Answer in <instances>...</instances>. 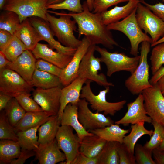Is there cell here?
<instances>
[{
  "label": "cell",
  "instance_id": "obj_1",
  "mask_svg": "<svg viewBox=\"0 0 164 164\" xmlns=\"http://www.w3.org/2000/svg\"><path fill=\"white\" fill-rule=\"evenodd\" d=\"M82 5L83 10L81 12H64L76 22L78 37L84 35L89 40L91 45L101 44L109 49H113L114 46L121 47L114 39L111 30L103 22L101 13L90 11L86 1Z\"/></svg>",
  "mask_w": 164,
  "mask_h": 164
},
{
  "label": "cell",
  "instance_id": "obj_2",
  "mask_svg": "<svg viewBox=\"0 0 164 164\" xmlns=\"http://www.w3.org/2000/svg\"><path fill=\"white\" fill-rule=\"evenodd\" d=\"M46 17L47 22L58 41L64 46L77 49L81 40L77 39L74 34L77 29V24L71 17L64 12L48 10Z\"/></svg>",
  "mask_w": 164,
  "mask_h": 164
},
{
  "label": "cell",
  "instance_id": "obj_3",
  "mask_svg": "<svg viewBox=\"0 0 164 164\" xmlns=\"http://www.w3.org/2000/svg\"><path fill=\"white\" fill-rule=\"evenodd\" d=\"M151 47V44L149 42L145 41L141 43L138 64L125 80L126 87L133 95H138L152 85L149 82V66L148 61V56Z\"/></svg>",
  "mask_w": 164,
  "mask_h": 164
},
{
  "label": "cell",
  "instance_id": "obj_4",
  "mask_svg": "<svg viewBox=\"0 0 164 164\" xmlns=\"http://www.w3.org/2000/svg\"><path fill=\"white\" fill-rule=\"evenodd\" d=\"M136 8L122 20L107 26L108 29L111 31H120L128 37L131 46L130 53L134 56L138 55V47L140 43L145 41L151 44L152 43L151 37L142 31L138 23L136 18Z\"/></svg>",
  "mask_w": 164,
  "mask_h": 164
},
{
  "label": "cell",
  "instance_id": "obj_5",
  "mask_svg": "<svg viewBox=\"0 0 164 164\" xmlns=\"http://www.w3.org/2000/svg\"><path fill=\"white\" fill-rule=\"evenodd\" d=\"M95 50L100 55L101 62L105 65L107 75L111 76L115 73L125 71L133 73L138 66L140 56L130 57L123 52H111L104 48L96 45Z\"/></svg>",
  "mask_w": 164,
  "mask_h": 164
},
{
  "label": "cell",
  "instance_id": "obj_6",
  "mask_svg": "<svg viewBox=\"0 0 164 164\" xmlns=\"http://www.w3.org/2000/svg\"><path fill=\"white\" fill-rule=\"evenodd\" d=\"M92 82L89 80H86L82 87L80 98L85 99L90 104L93 111L99 113L103 112L105 115L109 114L114 116L117 111L123 108L127 102L125 100L114 102L107 101L106 95L110 91V87H105V89L100 91L98 94H95L91 88Z\"/></svg>",
  "mask_w": 164,
  "mask_h": 164
},
{
  "label": "cell",
  "instance_id": "obj_7",
  "mask_svg": "<svg viewBox=\"0 0 164 164\" xmlns=\"http://www.w3.org/2000/svg\"><path fill=\"white\" fill-rule=\"evenodd\" d=\"M96 45H91L80 63L78 71V77L91 80L101 86L113 87L114 84L109 82L103 73H99L101 70L100 57L94 56Z\"/></svg>",
  "mask_w": 164,
  "mask_h": 164
},
{
  "label": "cell",
  "instance_id": "obj_8",
  "mask_svg": "<svg viewBox=\"0 0 164 164\" xmlns=\"http://www.w3.org/2000/svg\"><path fill=\"white\" fill-rule=\"evenodd\" d=\"M48 0H7L3 9L17 14L21 23L32 17L40 18L47 22L46 14Z\"/></svg>",
  "mask_w": 164,
  "mask_h": 164
},
{
  "label": "cell",
  "instance_id": "obj_9",
  "mask_svg": "<svg viewBox=\"0 0 164 164\" xmlns=\"http://www.w3.org/2000/svg\"><path fill=\"white\" fill-rule=\"evenodd\" d=\"M136 18L141 29L150 36L151 45L164 36V22L140 2L137 7Z\"/></svg>",
  "mask_w": 164,
  "mask_h": 164
},
{
  "label": "cell",
  "instance_id": "obj_10",
  "mask_svg": "<svg viewBox=\"0 0 164 164\" xmlns=\"http://www.w3.org/2000/svg\"><path fill=\"white\" fill-rule=\"evenodd\" d=\"M33 87L14 70L5 67L0 70V92L13 97L30 93Z\"/></svg>",
  "mask_w": 164,
  "mask_h": 164
},
{
  "label": "cell",
  "instance_id": "obj_11",
  "mask_svg": "<svg viewBox=\"0 0 164 164\" xmlns=\"http://www.w3.org/2000/svg\"><path fill=\"white\" fill-rule=\"evenodd\" d=\"M73 128L67 125H61L56 138L60 149L64 153L66 160L61 164H71L80 152L81 141L77 135L73 132Z\"/></svg>",
  "mask_w": 164,
  "mask_h": 164
},
{
  "label": "cell",
  "instance_id": "obj_12",
  "mask_svg": "<svg viewBox=\"0 0 164 164\" xmlns=\"http://www.w3.org/2000/svg\"><path fill=\"white\" fill-rule=\"evenodd\" d=\"M147 114L164 126V96L156 83L142 93Z\"/></svg>",
  "mask_w": 164,
  "mask_h": 164
},
{
  "label": "cell",
  "instance_id": "obj_13",
  "mask_svg": "<svg viewBox=\"0 0 164 164\" xmlns=\"http://www.w3.org/2000/svg\"><path fill=\"white\" fill-rule=\"evenodd\" d=\"M89 103L85 99H80L78 104V118L84 128L87 131L101 128L114 123L111 118L104 114L93 113L88 107Z\"/></svg>",
  "mask_w": 164,
  "mask_h": 164
},
{
  "label": "cell",
  "instance_id": "obj_14",
  "mask_svg": "<svg viewBox=\"0 0 164 164\" xmlns=\"http://www.w3.org/2000/svg\"><path fill=\"white\" fill-rule=\"evenodd\" d=\"M62 88V86L46 89L37 88L33 90L34 100L50 116L58 114Z\"/></svg>",
  "mask_w": 164,
  "mask_h": 164
},
{
  "label": "cell",
  "instance_id": "obj_15",
  "mask_svg": "<svg viewBox=\"0 0 164 164\" xmlns=\"http://www.w3.org/2000/svg\"><path fill=\"white\" fill-rule=\"evenodd\" d=\"M91 45L89 40L84 36L71 60L65 67L62 69L59 77L62 86H67L78 77V71L80 63Z\"/></svg>",
  "mask_w": 164,
  "mask_h": 164
},
{
  "label": "cell",
  "instance_id": "obj_16",
  "mask_svg": "<svg viewBox=\"0 0 164 164\" xmlns=\"http://www.w3.org/2000/svg\"><path fill=\"white\" fill-rule=\"evenodd\" d=\"M127 106V111L121 118L115 122V124L127 126L141 122L151 123L152 119L147 114L142 93L134 101L128 103Z\"/></svg>",
  "mask_w": 164,
  "mask_h": 164
},
{
  "label": "cell",
  "instance_id": "obj_17",
  "mask_svg": "<svg viewBox=\"0 0 164 164\" xmlns=\"http://www.w3.org/2000/svg\"><path fill=\"white\" fill-rule=\"evenodd\" d=\"M28 19L31 25L41 36L43 41L47 42L51 48L65 54L72 56L73 55L77 49L64 46L56 40L48 22L36 17H31Z\"/></svg>",
  "mask_w": 164,
  "mask_h": 164
},
{
  "label": "cell",
  "instance_id": "obj_18",
  "mask_svg": "<svg viewBox=\"0 0 164 164\" xmlns=\"http://www.w3.org/2000/svg\"><path fill=\"white\" fill-rule=\"evenodd\" d=\"M36 59L32 51L26 50L13 62H9L6 67L15 71L31 85L32 78L35 70Z\"/></svg>",
  "mask_w": 164,
  "mask_h": 164
},
{
  "label": "cell",
  "instance_id": "obj_19",
  "mask_svg": "<svg viewBox=\"0 0 164 164\" xmlns=\"http://www.w3.org/2000/svg\"><path fill=\"white\" fill-rule=\"evenodd\" d=\"M87 80L78 77L70 84L62 88L60 99V108L58 114L60 120L64 109L68 104H78L80 99L82 87Z\"/></svg>",
  "mask_w": 164,
  "mask_h": 164
},
{
  "label": "cell",
  "instance_id": "obj_20",
  "mask_svg": "<svg viewBox=\"0 0 164 164\" xmlns=\"http://www.w3.org/2000/svg\"><path fill=\"white\" fill-rule=\"evenodd\" d=\"M48 45L38 43L32 51L36 59H41L63 69L71 60L73 56L53 50Z\"/></svg>",
  "mask_w": 164,
  "mask_h": 164
},
{
  "label": "cell",
  "instance_id": "obj_21",
  "mask_svg": "<svg viewBox=\"0 0 164 164\" xmlns=\"http://www.w3.org/2000/svg\"><path fill=\"white\" fill-rule=\"evenodd\" d=\"M60 149L55 138L49 144L39 146L38 149L34 151L36 152L34 161L38 160L39 164H56L66 160L64 153Z\"/></svg>",
  "mask_w": 164,
  "mask_h": 164
},
{
  "label": "cell",
  "instance_id": "obj_22",
  "mask_svg": "<svg viewBox=\"0 0 164 164\" xmlns=\"http://www.w3.org/2000/svg\"><path fill=\"white\" fill-rule=\"evenodd\" d=\"M60 125L71 127L75 130L80 141L85 136L93 134L87 131L80 122L78 104L69 103L66 106L60 119Z\"/></svg>",
  "mask_w": 164,
  "mask_h": 164
},
{
  "label": "cell",
  "instance_id": "obj_23",
  "mask_svg": "<svg viewBox=\"0 0 164 164\" xmlns=\"http://www.w3.org/2000/svg\"><path fill=\"white\" fill-rule=\"evenodd\" d=\"M25 45L27 50L32 51L42 38L31 25L28 18L23 21L14 35Z\"/></svg>",
  "mask_w": 164,
  "mask_h": 164
},
{
  "label": "cell",
  "instance_id": "obj_24",
  "mask_svg": "<svg viewBox=\"0 0 164 164\" xmlns=\"http://www.w3.org/2000/svg\"><path fill=\"white\" fill-rule=\"evenodd\" d=\"M140 0H129L122 6H115L113 9L101 13L104 24L106 26L118 22L130 15L136 8Z\"/></svg>",
  "mask_w": 164,
  "mask_h": 164
},
{
  "label": "cell",
  "instance_id": "obj_25",
  "mask_svg": "<svg viewBox=\"0 0 164 164\" xmlns=\"http://www.w3.org/2000/svg\"><path fill=\"white\" fill-rule=\"evenodd\" d=\"M60 125V120L59 119L58 115L50 116L38 128L39 146L47 145L53 141L56 138Z\"/></svg>",
  "mask_w": 164,
  "mask_h": 164
},
{
  "label": "cell",
  "instance_id": "obj_26",
  "mask_svg": "<svg viewBox=\"0 0 164 164\" xmlns=\"http://www.w3.org/2000/svg\"><path fill=\"white\" fill-rule=\"evenodd\" d=\"M106 142L94 134L86 136L81 141L80 152L89 157H95L100 154Z\"/></svg>",
  "mask_w": 164,
  "mask_h": 164
},
{
  "label": "cell",
  "instance_id": "obj_27",
  "mask_svg": "<svg viewBox=\"0 0 164 164\" xmlns=\"http://www.w3.org/2000/svg\"><path fill=\"white\" fill-rule=\"evenodd\" d=\"M50 116L44 111L26 112L22 119L14 127V130L17 133L42 125L48 119Z\"/></svg>",
  "mask_w": 164,
  "mask_h": 164
},
{
  "label": "cell",
  "instance_id": "obj_28",
  "mask_svg": "<svg viewBox=\"0 0 164 164\" xmlns=\"http://www.w3.org/2000/svg\"><path fill=\"white\" fill-rule=\"evenodd\" d=\"M129 129L121 128L119 125L112 124L110 126L96 129L90 132L97 135L107 142H117L122 144L125 135L129 132Z\"/></svg>",
  "mask_w": 164,
  "mask_h": 164
},
{
  "label": "cell",
  "instance_id": "obj_29",
  "mask_svg": "<svg viewBox=\"0 0 164 164\" xmlns=\"http://www.w3.org/2000/svg\"><path fill=\"white\" fill-rule=\"evenodd\" d=\"M21 151L18 141L2 139L0 141V164H10L18 158Z\"/></svg>",
  "mask_w": 164,
  "mask_h": 164
},
{
  "label": "cell",
  "instance_id": "obj_30",
  "mask_svg": "<svg viewBox=\"0 0 164 164\" xmlns=\"http://www.w3.org/2000/svg\"><path fill=\"white\" fill-rule=\"evenodd\" d=\"M31 85L33 87L44 89L62 86L59 77L36 69L33 74Z\"/></svg>",
  "mask_w": 164,
  "mask_h": 164
},
{
  "label": "cell",
  "instance_id": "obj_31",
  "mask_svg": "<svg viewBox=\"0 0 164 164\" xmlns=\"http://www.w3.org/2000/svg\"><path fill=\"white\" fill-rule=\"evenodd\" d=\"M145 123L141 122L132 125L129 134L124 138L123 143L133 154L135 145L138 139L144 135H148L150 137L152 135L153 131L146 129L144 126Z\"/></svg>",
  "mask_w": 164,
  "mask_h": 164
},
{
  "label": "cell",
  "instance_id": "obj_32",
  "mask_svg": "<svg viewBox=\"0 0 164 164\" xmlns=\"http://www.w3.org/2000/svg\"><path fill=\"white\" fill-rule=\"evenodd\" d=\"M41 125L16 133L21 149L34 151L38 149V137L36 133Z\"/></svg>",
  "mask_w": 164,
  "mask_h": 164
},
{
  "label": "cell",
  "instance_id": "obj_33",
  "mask_svg": "<svg viewBox=\"0 0 164 164\" xmlns=\"http://www.w3.org/2000/svg\"><path fill=\"white\" fill-rule=\"evenodd\" d=\"M120 143L117 142H107L98 156V164H119L118 153Z\"/></svg>",
  "mask_w": 164,
  "mask_h": 164
},
{
  "label": "cell",
  "instance_id": "obj_34",
  "mask_svg": "<svg viewBox=\"0 0 164 164\" xmlns=\"http://www.w3.org/2000/svg\"><path fill=\"white\" fill-rule=\"evenodd\" d=\"M4 111L8 120L13 128L20 121L26 112L15 97L12 98Z\"/></svg>",
  "mask_w": 164,
  "mask_h": 164
},
{
  "label": "cell",
  "instance_id": "obj_35",
  "mask_svg": "<svg viewBox=\"0 0 164 164\" xmlns=\"http://www.w3.org/2000/svg\"><path fill=\"white\" fill-rule=\"evenodd\" d=\"M4 11L0 15V29L7 31L14 35L21 23L19 16L13 12Z\"/></svg>",
  "mask_w": 164,
  "mask_h": 164
},
{
  "label": "cell",
  "instance_id": "obj_36",
  "mask_svg": "<svg viewBox=\"0 0 164 164\" xmlns=\"http://www.w3.org/2000/svg\"><path fill=\"white\" fill-rule=\"evenodd\" d=\"M27 49L24 44L15 35L2 51L7 59L13 62Z\"/></svg>",
  "mask_w": 164,
  "mask_h": 164
},
{
  "label": "cell",
  "instance_id": "obj_37",
  "mask_svg": "<svg viewBox=\"0 0 164 164\" xmlns=\"http://www.w3.org/2000/svg\"><path fill=\"white\" fill-rule=\"evenodd\" d=\"M151 123L154 128L152 135L144 145L152 152L158 148L164 140V126L153 120Z\"/></svg>",
  "mask_w": 164,
  "mask_h": 164
},
{
  "label": "cell",
  "instance_id": "obj_38",
  "mask_svg": "<svg viewBox=\"0 0 164 164\" xmlns=\"http://www.w3.org/2000/svg\"><path fill=\"white\" fill-rule=\"evenodd\" d=\"M153 47L150 58L152 75L164 64V42L158 44Z\"/></svg>",
  "mask_w": 164,
  "mask_h": 164
},
{
  "label": "cell",
  "instance_id": "obj_39",
  "mask_svg": "<svg viewBox=\"0 0 164 164\" xmlns=\"http://www.w3.org/2000/svg\"><path fill=\"white\" fill-rule=\"evenodd\" d=\"M0 139L18 140L17 133L8 120L4 110L1 111L0 114Z\"/></svg>",
  "mask_w": 164,
  "mask_h": 164
},
{
  "label": "cell",
  "instance_id": "obj_40",
  "mask_svg": "<svg viewBox=\"0 0 164 164\" xmlns=\"http://www.w3.org/2000/svg\"><path fill=\"white\" fill-rule=\"evenodd\" d=\"M152 152L144 145L136 143L134 149V155L136 164H156L152 158Z\"/></svg>",
  "mask_w": 164,
  "mask_h": 164
},
{
  "label": "cell",
  "instance_id": "obj_41",
  "mask_svg": "<svg viewBox=\"0 0 164 164\" xmlns=\"http://www.w3.org/2000/svg\"><path fill=\"white\" fill-rule=\"evenodd\" d=\"M81 0H65L56 4L47 6L48 9L53 10L65 9L71 12L76 13L81 12L83 10L82 5L80 3Z\"/></svg>",
  "mask_w": 164,
  "mask_h": 164
},
{
  "label": "cell",
  "instance_id": "obj_42",
  "mask_svg": "<svg viewBox=\"0 0 164 164\" xmlns=\"http://www.w3.org/2000/svg\"><path fill=\"white\" fill-rule=\"evenodd\" d=\"M30 93H24L15 97L19 104L26 112L43 111L34 100L30 98Z\"/></svg>",
  "mask_w": 164,
  "mask_h": 164
},
{
  "label": "cell",
  "instance_id": "obj_43",
  "mask_svg": "<svg viewBox=\"0 0 164 164\" xmlns=\"http://www.w3.org/2000/svg\"><path fill=\"white\" fill-rule=\"evenodd\" d=\"M35 69L45 72L59 77L62 69L45 60L38 59H36Z\"/></svg>",
  "mask_w": 164,
  "mask_h": 164
},
{
  "label": "cell",
  "instance_id": "obj_44",
  "mask_svg": "<svg viewBox=\"0 0 164 164\" xmlns=\"http://www.w3.org/2000/svg\"><path fill=\"white\" fill-rule=\"evenodd\" d=\"M129 0H94L93 10L94 13H101L107 10L113 6L123 2H128Z\"/></svg>",
  "mask_w": 164,
  "mask_h": 164
},
{
  "label": "cell",
  "instance_id": "obj_45",
  "mask_svg": "<svg viewBox=\"0 0 164 164\" xmlns=\"http://www.w3.org/2000/svg\"><path fill=\"white\" fill-rule=\"evenodd\" d=\"M119 164H136L134 154L123 143H120L118 149Z\"/></svg>",
  "mask_w": 164,
  "mask_h": 164
},
{
  "label": "cell",
  "instance_id": "obj_46",
  "mask_svg": "<svg viewBox=\"0 0 164 164\" xmlns=\"http://www.w3.org/2000/svg\"><path fill=\"white\" fill-rule=\"evenodd\" d=\"M140 2L148 8L157 16L164 22V4L159 2L151 5L144 0H140Z\"/></svg>",
  "mask_w": 164,
  "mask_h": 164
},
{
  "label": "cell",
  "instance_id": "obj_47",
  "mask_svg": "<svg viewBox=\"0 0 164 164\" xmlns=\"http://www.w3.org/2000/svg\"><path fill=\"white\" fill-rule=\"evenodd\" d=\"M98 156L90 158L80 152L71 164H98Z\"/></svg>",
  "mask_w": 164,
  "mask_h": 164
},
{
  "label": "cell",
  "instance_id": "obj_48",
  "mask_svg": "<svg viewBox=\"0 0 164 164\" xmlns=\"http://www.w3.org/2000/svg\"><path fill=\"white\" fill-rule=\"evenodd\" d=\"M36 152L34 150L21 149V151L18 158L12 161L10 164H23L28 159L35 156Z\"/></svg>",
  "mask_w": 164,
  "mask_h": 164
},
{
  "label": "cell",
  "instance_id": "obj_49",
  "mask_svg": "<svg viewBox=\"0 0 164 164\" xmlns=\"http://www.w3.org/2000/svg\"><path fill=\"white\" fill-rule=\"evenodd\" d=\"M14 35L9 32L0 29V51H2L12 38Z\"/></svg>",
  "mask_w": 164,
  "mask_h": 164
},
{
  "label": "cell",
  "instance_id": "obj_50",
  "mask_svg": "<svg viewBox=\"0 0 164 164\" xmlns=\"http://www.w3.org/2000/svg\"><path fill=\"white\" fill-rule=\"evenodd\" d=\"M152 154L156 164H164V150L155 149L152 151Z\"/></svg>",
  "mask_w": 164,
  "mask_h": 164
},
{
  "label": "cell",
  "instance_id": "obj_51",
  "mask_svg": "<svg viewBox=\"0 0 164 164\" xmlns=\"http://www.w3.org/2000/svg\"><path fill=\"white\" fill-rule=\"evenodd\" d=\"M13 97L12 96L0 92V111L4 110L7 104Z\"/></svg>",
  "mask_w": 164,
  "mask_h": 164
},
{
  "label": "cell",
  "instance_id": "obj_52",
  "mask_svg": "<svg viewBox=\"0 0 164 164\" xmlns=\"http://www.w3.org/2000/svg\"><path fill=\"white\" fill-rule=\"evenodd\" d=\"M163 75H164V66H162L152 75L149 80L150 83L152 85L156 84L159 79Z\"/></svg>",
  "mask_w": 164,
  "mask_h": 164
},
{
  "label": "cell",
  "instance_id": "obj_53",
  "mask_svg": "<svg viewBox=\"0 0 164 164\" xmlns=\"http://www.w3.org/2000/svg\"><path fill=\"white\" fill-rule=\"evenodd\" d=\"M9 62L3 53L0 51V70L5 68Z\"/></svg>",
  "mask_w": 164,
  "mask_h": 164
},
{
  "label": "cell",
  "instance_id": "obj_54",
  "mask_svg": "<svg viewBox=\"0 0 164 164\" xmlns=\"http://www.w3.org/2000/svg\"><path fill=\"white\" fill-rule=\"evenodd\" d=\"M156 84L164 96V75L159 79Z\"/></svg>",
  "mask_w": 164,
  "mask_h": 164
},
{
  "label": "cell",
  "instance_id": "obj_55",
  "mask_svg": "<svg viewBox=\"0 0 164 164\" xmlns=\"http://www.w3.org/2000/svg\"><path fill=\"white\" fill-rule=\"evenodd\" d=\"M94 0H86L88 9L91 11L93 10V4Z\"/></svg>",
  "mask_w": 164,
  "mask_h": 164
},
{
  "label": "cell",
  "instance_id": "obj_56",
  "mask_svg": "<svg viewBox=\"0 0 164 164\" xmlns=\"http://www.w3.org/2000/svg\"><path fill=\"white\" fill-rule=\"evenodd\" d=\"M65 0H48L47 6L49 5L58 4L60 3Z\"/></svg>",
  "mask_w": 164,
  "mask_h": 164
},
{
  "label": "cell",
  "instance_id": "obj_57",
  "mask_svg": "<svg viewBox=\"0 0 164 164\" xmlns=\"http://www.w3.org/2000/svg\"><path fill=\"white\" fill-rule=\"evenodd\" d=\"M163 42H164V36H163L162 37L160 38L156 42H155V43H154L152 45H151V47H153L158 44H159L162 43H163Z\"/></svg>",
  "mask_w": 164,
  "mask_h": 164
},
{
  "label": "cell",
  "instance_id": "obj_58",
  "mask_svg": "<svg viewBox=\"0 0 164 164\" xmlns=\"http://www.w3.org/2000/svg\"><path fill=\"white\" fill-rule=\"evenodd\" d=\"M7 0H0V9H3Z\"/></svg>",
  "mask_w": 164,
  "mask_h": 164
},
{
  "label": "cell",
  "instance_id": "obj_59",
  "mask_svg": "<svg viewBox=\"0 0 164 164\" xmlns=\"http://www.w3.org/2000/svg\"><path fill=\"white\" fill-rule=\"evenodd\" d=\"M158 148L161 150H164V140Z\"/></svg>",
  "mask_w": 164,
  "mask_h": 164
},
{
  "label": "cell",
  "instance_id": "obj_60",
  "mask_svg": "<svg viewBox=\"0 0 164 164\" xmlns=\"http://www.w3.org/2000/svg\"><path fill=\"white\" fill-rule=\"evenodd\" d=\"M162 0L163 2H164V0Z\"/></svg>",
  "mask_w": 164,
  "mask_h": 164
}]
</instances>
